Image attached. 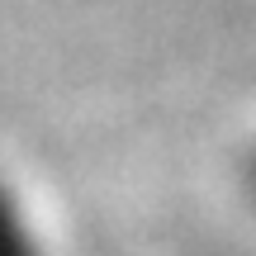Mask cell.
Returning a JSON list of instances; mask_svg holds the SVG:
<instances>
[{"instance_id":"obj_1","label":"cell","mask_w":256,"mask_h":256,"mask_svg":"<svg viewBox=\"0 0 256 256\" xmlns=\"http://www.w3.org/2000/svg\"><path fill=\"white\" fill-rule=\"evenodd\" d=\"M0 256H34V242H28V232H24V223H19L5 190H0Z\"/></svg>"}]
</instances>
